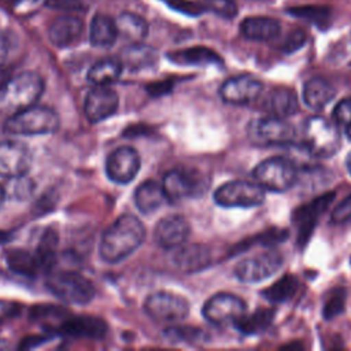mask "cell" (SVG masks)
<instances>
[{
    "label": "cell",
    "instance_id": "obj_26",
    "mask_svg": "<svg viewBox=\"0 0 351 351\" xmlns=\"http://www.w3.org/2000/svg\"><path fill=\"white\" fill-rule=\"evenodd\" d=\"M118 38V29L114 19L97 14L92 18L89 25V41L93 47L108 48L114 45Z\"/></svg>",
    "mask_w": 351,
    "mask_h": 351
},
{
    "label": "cell",
    "instance_id": "obj_5",
    "mask_svg": "<svg viewBox=\"0 0 351 351\" xmlns=\"http://www.w3.org/2000/svg\"><path fill=\"white\" fill-rule=\"evenodd\" d=\"M162 186L170 202L192 199L207 192L210 178L195 167H176L165 174Z\"/></svg>",
    "mask_w": 351,
    "mask_h": 351
},
{
    "label": "cell",
    "instance_id": "obj_41",
    "mask_svg": "<svg viewBox=\"0 0 351 351\" xmlns=\"http://www.w3.org/2000/svg\"><path fill=\"white\" fill-rule=\"evenodd\" d=\"M45 5L52 10L62 11H85L86 5L82 0H45Z\"/></svg>",
    "mask_w": 351,
    "mask_h": 351
},
{
    "label": "cell",
    "instance_id": "obj_30",
    "mask_svg": "<svg viewBox=\"0 0 351 351\" xmlns=\"http://www.w3.org/2000/svg\"><path fill=\"white\" fill-rule=\"evenodd\" d=\"M5 262L8 267L22 276H36L38 270H41L40 262L36 256V254H32L25 250H10L5 254Z\"/></svg>",
    "mask_w": 351,
    "mask_h": 351
},
{
    "label": "cell",
    "instance_id": "obj_13",
    "mask_svg": "<svg viewBox=\"0 0 351 351\" xmlns=\"http://www.w3.org/2000/svg\"><path fill=\"white\" fill-rule=\"evenodd\" d=\"M32 167L29 147L16 140L0 143V177L19 178Z\"/></svg>",
    "mask_w": 351,
    "mask_h": 351
},
{
    "label": "cell",
    "instance_id": "obj_7",
    "mask_svg": "<svg viewBox=\"0 0 351 351\" xmlns=\"http://www.w3.org/2000/svg\"><path fill=\"white\" fill-rule=\"evenodd\" d=\"M252 176L263 189L284 192L298 181V169L288 158L273 156L256 165Z\"/></svg>",
    "mask_w": 351,
    "mask_h": 351
},
{
    "label": "cell",
    "instance_id": "obj_25",
    "mask_svg": "<svg viewBox=\"0 0 351 351\" xmlns=\"http://www.w3.org/2000/svg\"><path fill=\"white\" fill-rule=\"evenodd\" d=\"M336 95V88L326 80L315 77L308 80L303 86V101L313 110H321Z\"/></svg>",
    "mask_w": 351,
    "mask_h": 351
},
{
    "label": "cell",
    "instance_id": "obj_36",
    "mask_svg": "<svg viewBox=\"0 0 351 351\" xmlns=\"http://www.w3.org/2000/svg\"><path fill=\"white\" fill-rule=\"evenodd\" d=\"M344 303H346V292L344 289L339 288L335 289L325 300L322 315L325 319H332L333 317L341 314L344 311Z\"/></svg>",
    "mask_w": 351,
    "mask_h": 351
},
{
    "label": "cell",
    "instance_id": "obj_22",
    "mask_svg": "<svg viewBox=\"0 0 351 351\" xmlns=\"http://www.w3.org/2000/svg\"><path fill=\"white\" fill-rule=\"evenodd\" d=\"M84 23L77 16H60L49 27V41L56 47H70L80 40Z\"/></svg>",
    "mask_w": 351,
    "mask_h": 351
},
{
    "label": "cell",
    "instance_id": "obj_46",
    "mask_svg": "<svg viewBox=\"0 0 351 351\" xmlns=\"http://www.w3.org/2000/svg\"><path fill=\"white\" fill-rule=\"evenodd\" d=\"M173 89V81H160L147 85V90L152 96H162L165 93H169Z\"/></svg>",
    "mask_w": 351,
    "mask_h": 351
},
{
    "label": "cell",
    "instance_id": "obj_37",
    "mask_svg": "<svg viewBox=\"0 0 351 351\" xmlns=\"http://www.w3.org/2000/svg\"><path fill=\"white\" fill-rule=\"evenodd\" d=\"M289 14L298 16V18H304L310 21H324L325 18L329 16V8L326 7H319V5H313V7H296L288 10Z\"/></svg>",
    "mask_w": 351,
    "mask_h": 351
},
{
    "label": "cell",
    "instance_id": "obj_51",
    "mask_svg": "<svg viewBox=\"0 0 351 351\" xmlns=\"http://www.w3.org/2000/svg\"><path fill=\"white\" fill-rule=\"evenodd\" d=\"M4 199H5V191H4V188L0 185V206L3 204Z\"/></svg>",
    "mask_w": 351,
    "mask_h": 351
},
{
    "label": "cell",
    "instance_id": "obj_17",
    "mask_svg": "<svg viewBox=\"0 0 351 351\" xmlns=\"http://www.w3.org/2000/svg\"><path fill=\"white\" fill-rule=\"evenodd\" d=\"M191 234V226L185 217L171 214L162 218L154 230V239L158 245L166 250H173L184 244Z\"/></svg>",
    "mask_w": 351,
    "mask_h": 351
},
{
    "label": "cell",
    "instance_id": "obj_16",
    "mask_svg": "<svg viewBox=\"0 0 351 351\" xmlns=\"http://www.w3.org/2000/svg\"><path fill=\"white\" fill-rule=\"evenodd\" d=\"M263 84L251 75L228 78L219 88V95L229 104H247L261 96Z\"/></svg>",
    "mask_w": 351,
    "mask_h": 351
},
{
    "label": "cell",
    "instance_id": "obj_31",
    "mask_svg": "<svg viewBox=\"0 0 351 351\" xmlns=\"http://www.w3.org/2000/svg\"><path fill=\"white\" fill-rule=\"evenodd\" d=\"M115 23L118 29V36L121 34L122 37L134 43L143 40L148 33L147 22L141 16L132 12H122Z\"/></svg>",
    "mask_w": 351,
    "mask_h": 351
},
{
    "label": "cell",
    "instance_id": "obj_39",
    "mask_svg": "<svg viewBox=\"0 0 351 351\" xmlns=\"http://www.w3.org/2000/svg\"><path fill=\"white\" fill-rule=\"evenodd\" d=\"M16 48V38L12 33H0V69L4 67Z\"/></svg>",
    "mask_w": 351,
    "mask_h": 351
},
{
    "label": "cell",
    "instance_id": "obj_44",
    "mask_svg": "<svg viewBox=\"0 0 351 351\" xmlns=\"http://www.w3.org/2000/svg\"><path fill=\"white\" fill-rule=\"evenodd\" d=\"M21 311V306L12 302H5V300H0V321L12 318L15 315H18Z\"/></svg>",
    "mask_w": 351,
    "mask_h": 351
},
{
    "label": "cell",
    "instance_id": "obj_48",
    "mask_svg": "<svg viewBox=\"0 0 351 351\" xmlns=\"http://www.w3.org/2000/svg\"><path fill=\"white\" fill-rule=\"evenodd\" d=\"M10 80V74L7 71H0V90L5 85V82Z\"/></svg>",
    "mask_w": 351,
    "mask_h": 351
},
{
    "label": "cell",
    "instance_id": "obj_8",
    "mask_svg": "<svg viewBox=\"0 0 351 351\" xmlns=\"http://www.w3.org/2000/svg\"><path fill=\"white\" fill-rule=\"evenodd\" d=\"M247 134L258 145H288L296 140V130L288 121L269 115L250 122Z\"/></svg>",
    "mask_w": 351,
    "mask_h": 351
},
{
    "label": "cell",
    "instance_id": "obj_11",
    "mask_svg": "<svg viewBox=\"0 0 351 351\" xmlns=\"http://www.w3.org/2000/svg\"><path fill=\"white\" fill-rule=\"evenodd\" d=\"M144 311L154 321L178 322L188 317L189 302L181 295L159 291L145 299Z\"/></svg>",
    "mask_w": 351,
    "mask_h": 351
},
{
    "label": "cell",
    "instance_id": "obj_29",
    "mask_svg": "<svg viewBox=\"0 0 351 351\" xmlns=\"http://www.w3.org/2000/svg\"><path fill=\"white\" fill-rule=\"evenodd\" d=\"M276 315L273 308H258L252 314H244L234 326L244 335H259L269 329Z\"/></svg>",
    "mask_w": 351,
    "mask_h": 351
},
{
    "label": "cell",
    "instance_id": "obj_20",
    "mask_svg": "<svg viewBox=\"0 0 351 351\" xmlns=\"http://www.w3.org/2000/svg\"><path fill=\"white\" fill-rule=\"evenodd\" d=\"M173 265L186 273L202 270L211 262V251L203 244H181L173 248Z\"/></svg>",
    "mask_w": 351,
    "mask_h": 351
},
{
    "label": "cell",
    "instance_id": "obj_15",
    "mask_svg": "<svg viewBox=\"0 0 351 351\" xmlns=\"http://www.w3.org/2000/svg\"><path fill=\"white\" fill-rule=\"evenodd\" d=\"M119 104L118 95L108 85H96L85 97V115L89 122L97 123L115 114Z\"/></svg>",
    "mask_w": 351,
    "mask_h": 351
},
{
    "label": "cell",
    "instance_id": "obj_1",
    "mask_svg": "<svg viewBox=\"0 0 351 351\" xmlns=\"http://www.w3.org/2000/svg\"><path fill=\"white\" fill-rule=\"evenodd\" d=\"M145 228L141 221L132 215L118 217L103 233L99 254L107 263H118L132 255L144 241Z\"/></svg>",
    "mask_w": 351,
    "mask_h": 351
},
{
    "label": "cell",
    "instance_id": "obj_49",
    "mask_svg": "<svg viewBox=\"0 0 351 351\" xmlns=\"http://www.w3.org/2000/svg\"><path fill=\"white\" fill-rule=\"evenodd\" d=\"M10 239H11V233L0 230V244H4V243H7Z\"/></svg>",
    "mask_w": 351,
    "mask_h": 351
},
{
    "label": "cell",
    "instance_id": "obj_6",
    "mask_svg": "<svg viewBox=\"0 0 351 351\" xmlns=\"http://www.w3.org/2000/svg\"><path fill=\"white\" fill-rule=\"evenodd\" d=\"M47 288L60 300L70 304H86L95 298L90 280L69 270L51 271L47 276Z\"/></svg>",
    "mask_w": 351,
    "mask_h": 351
},
{
    "label": "cell",
    "instance_id": "obj_38",
    "mask_svg": "<svg viewBox=\"0 0 351 351\" xmlns=\"http://www.w3.org/2000/svg\"><path fill=\"white\" fill-rule=\"evenodd\" d=\"M204 5L223 18H233L237 14V7L232 0H204Z\"/></svg>",
    "mask_w": 351,
    "mask_h": 351
},
{
    "label": "cell",
    "instance_id": "obj_23",
    "mask_svg": "<svg viewBox=\"0 0 351 351\" xmlns=\"http://www.w3.org/2000/svg\"><path fill=\"white\" fill-rule=\"evenodd\" d=\"M167 202L162 184L147 180L134 191V204L143 214H151Z\"/></svg>",
    "mask_w": 351,
    "mask_h": 351
},
{
    "label": "cell",
    "instance_id": "obj_18",
    "mask_svg": "<svg viewBox=\"0 0 351 351\" xmlns=\"http://www.w3.org/2000/svg\"><path fill=\"white\" fill-rule=\"evenodd\" d=\"M335 195H336L335 192H328V193H325V195H322L319 197H315L313 202L299 207L295 211L293 221L299 226V234H298L299 244H304L308 240V237H310V234H311V232H313V229H314L319 215L332 203Z\"/></svg>",
    "mask_w": 351,
    "mask_h": 351
},
{
    "label": "cell",
    "instance_id": "obj_28",
    "mask_svg": "<svg viewBox=\"0 0 351 351\" xmlns=\"http://www.w3.org/2000/svg\"><path fill=\"white\" fill-rule=\"evenodd\" d=\"M123 64L119 59L106 58L96 62L88 71V81L92 85H110L115 82L122 73Z\"/></svg>",
    "mask_w": 351,
    "mask_h": 351
},
{
    "label": "cell",
    "instance_id": "obj_32",
    "mask_svg": "<svg viewBox=\"0 0 351 351\" xmlns=\"http://www.w3.org/2000/svg\"><path fill=\"white\" fill-rule=\"evenodd\" d=\"M299 288V280L293 274H287L273 285L262 291V296L271 303H282L291 299Z\"/></svg>",
    "mask_w": 351,
    "mask_h": 351
},
{
    "label": "cell",
    "instance_id": "obj_34",
    "mask_svg": "<svg viewBox=\"0 0 351 351\" xmlns=\"http://www.w3.org/2000/svg\"><path fill=\"white\" fill-rule=\"evenodd\" d=\"M56 245H58V233L52 229H48L37 247L36 251V256L40 262L41 270H47L49 271L53 266L55 262V251H56Z\"/></svg>",
    "mask_w": 351,
    "mask_h": 351
},
{
    "label": "cell",
    "instance_id": "obj_19",
    "mask_svg": "<svg viewBox=\"0 0 351 351\" xmlns=\"http://www.w3.org/2000/svg\"><path fill=\"white\" fill-rule=\"evenodd\" d=\"M58 330L63 335L77 339H93L100 340L108 332V325L104 319L89 315H78L64 318L58 326Z\"/></svg>",
    "mask_w": 351,
    "mask_h": 351
},
{
    "label": "cell",
    "instance_id": "obj_14",
    "mask_svg": "<svg viewBox=\"0 0 351 351\" xmlns=\"http://www.w3.org/2000/svg\"><path fill=\"white\" fill-rule=\"evenodd\" d=\"M140 163L138 152L129 145H123L108 155L106 173L108 178L117 184H129L137 176Z\"/></svg>",
    "mask_w": 351,
    "mask_h": 351
},
{
    "label": "cell",
    "instance_id": "obj_42",
    "mask_svg": "<svg viewBox=\"0 0 351 351\" xmlns=\"http://www.w3.org/2000/svg\"><path fill=\"white\" fill-rule=\"evenodd\" d=\"M351 218V195H348L343 202H340L333 210V222H346Z\"/></svg>",
    "mask_w": 351,
    "mask_h": 351
},
{
    "label": "cell",
    "instance_id": "obj_50",
    "mask_svg": "<svg viewBox=\"0 0 351 351\" xmlns=\"http://www.w3.org/2000/svg\"><path fill=\"white\" fill-rule=\"evenodd\" d=\"M346 167H347V170H348V173L351 174V152L347 155V158H346Z\"/></svg>",
    "mask_w": 351,
    "mask_h": 351
},
{
    "label": "cell",
    "instance_id": "obj_52",
    "mask_svg": "<svg viewBox=\"0 0 351 351\" xmlns=\"http://www.w3.org/2000/svg\"><path fill=\"white\" fill-rule=\"evenodd\" d=\"M346 134H347V137L351 140V125H348V126L346 128Z\"/></svg>",
    "mask_w": 351,
    "mask_h": 351
},
{
    "label": "cell",
    "instance_id": "obj_53",
    "mask_svg": "<svg viewBox=\"0 0 351 351\" xmlns=\"http://www.w3.org/2000/svg\"><path fill=\"white\" fill-rule=\"evenodd\" d=\"M12 1H15V3H19V1H34V0H12Z\"/></svg>",
    "mask_w": 351,
    "mask_h": 351
},
{
    "label": "cell",
    "instance_id": "obj_3",
    "mask_svg": "<svg viewBox=\"0 0 351 351\" xmlns=\"http://www.w3.org/2000/svg\"><path fill=\"white\" fill-rule=\"evenodd\" d=\"M59 128V115L49 107L30 106L15 114H11L5 123L4 132L8 134L38 136L55 133Z\"/></svg>",
    "mask_w": 351,
    "mask_h": 351
},
{
    "label": "cell",
    "instance_id": "obj_4",
    "mask_svg": "<svg viewBox=\"0 0 351 351\" xmlns=\"http://www.w3.org/2000/svg\"><path fill=\"white\" fill-rule=\"evenodd\" d=\"M303 143L315 158H330L341 147L337 126L324 117H310L303 128Z\"/></svg>",
    "mask_w": 351,
    "mask_h": 351
},
{
    "label": "cell",
    "instance_id": "obj_40",
    "mask_svg": "<svg viewBox=\"0 0 351 351\" xmlns=\"http://www.w3.org/2000/svg\"><path fill=\"white\" fill-rule=\"evenodd\" d=\"M333 118L340 125H351V99H343L335 106Z\"/></svg>",
    "mask_w": 351,
    "mask_h": 351
},
{
    "label": "cell",
    "instance_id": "obj_10",
    "mask_svg": "<svg viewBox=\"0 0 351 351\" xmlns=\"http://www.w3.org/2000/svg\"><path fill=\"white\" fill-rule=\"evenodd\" d=\"M247 313L245 302L233 293L221 292L206 300L202 314L215 326L234 325Z\"/></svg>",
    "mask_w": 351,
    "mask_h": 351
},
{
    "label": "cell",
    "instance_id": "obj_12",
    "mask_svg": "<svg viewBox=\"0 0 351 351\" xmlns=\"http://www.w3.org/2000/svg\"><path fill=\"white\" fill-rule=\"evenodd\" d=\"M281 265V254L277 251H267L240 261L234 267V274L241 282H261L273 276Z\"/></svg>",
    "mask_w": 351,
    "mask_h": 351
},
{
    "label": "cell",
    "instance_id": "obj_2",
    "mask_svg": "<svg viewBox=\"0 0 351 351\" xmlns=\"http://www.w3.org/2000/svg\"><path fill=\"white\" fill-rule=\"evenodd\" d=\"M43 92L44 81L37 73L25 71L10 77L0 90V112L11 115L34 106Z\"/></svg>",
    "mask_w": 351,
    "mask_h": 351
},
{
    "label": "cell",
    "instance_id": "obj_24",
    "mask_svg": "<svg viewBox=\"0 0 351 351\" xmlns=\"http://www.w3.org/2000/svg\"><path fill=\"white\" fill-rule=\"evenodd\" d=\"M265 108L270 115L284 118L298 112L299 100L295 90L289 88H276L267 95L265 100Z\"/></svg>",
    "mask_w": 351,
    "mask_h": 351
},
{
    "label": "cell",
    "instance_id": "obj_43",
    "mask_svg": "<svg viewBox=\"0 0 351 351\" xmlns=\"http://www.w3.org/2000/svg\"><path fill=\"white\" fill-rule=\"evenodd\" d=\"M304 43H306V34H304V32H302V30H295V32H292V33L288 36V38L285 40L282 49H284L285 52H288V53H289V52H295V51L299 49Z\"/></svg>",
    "mask_w": 351,
    "mask_h": 351
},
{
    "label": "cell",
    "instance_id": "obj_21",
    "mask_svg": "<svg viewBox=\"0 0 351 351\" xmlns=\"http://www.w3.org/2000/svg\"><path fill=\"white\" fill-rule=\"evenodd\" d=\"M281 25L277 19L269 16H250L241 21L240 33L252 41H270L278 37Z\"/></svg>",
    "mask_w": 351,
    "mask_h": 351
},
{
    "label": "cell",
    "instance_id": "obj_33",
    "mask_svg": "<svg viewBox=\"0 0 351 351\" xmlns=\"http://www.w3.org/2000/svg\"><path fill=\"white\" fill-rule=\"evenodd\" d=\"M155 59H156V53L152 48L134 43L133 45L128 47L123 51L121 62L130 70H140L154 64Z\"/></svg>",
    "mask_w": 351,
    "mask_h": 351
},
{
    "label": "cell",
    "instance_id": "obj_45",
    "mask_svg": "<svg viewBox=\"0 0 351 351\" xmlns=\"http://www.w3.org/2000/svg\"><path fill=\"white\" fill-rule=\"evenodd\" d=\"M33 191V184L30 180L25 178V176L19 177L18 184L15 185V196L18 199H26Z\"/></svg>",
    "mask_w": 351,
    "mask_h": 351
},
{
    "label": "cell",
    "instance_id": "obj_47",
    "mask_svg": "<svg viewBox=\"0 0 351 351\" xmlns=\"http://www.w3.org/2000/svg\"><path fill=\"white\" fill-rule=\"evenodd\" d=\"M48 339H49V337H47V336H32V337L23 339L19 347H21V348H23V350H29V348L37 347L38 344L45 343Z\"/></svg>",
    "mask_w": 351,
    "mask_h": 351
},
{
    "label": "cell",
    "instance_id": "obj_9",
    "mask_svg": "<svg viewBox=\"0 0 351 351\" xmlns=\"http://www.w3.org/2000/svg\"><path fill=\"white\" fill-rule=\"evenodd\" d=\"M214 202L221 207H256L265 202V189L256 182L229 181L219 185L214 192Z\"/></svg>",
    "mask_w": 351,
    "mask_h": 351
},
{
    "label": "cell",
    "instance_id": "obj_27",
    "mask_svg": "<svg viewBox=\"0 0 351 351\" xmlns=\"http://www.w3.org/2000/svg\"><path fill=\"white\" fill-rule=\"evenodd\" d=\"M167 58L181 66H204L213 63H221V58L206 47H192L181 51H176L167 55Z\"/></svg>",
    "mask_w": 351,
    "mask_h": 351
},
{
    "label": "cell",
    "instance_id": "obj_35",
    "mask_svg": "<svg viewBox=\"0 0 351 351\" xmlns=\"http://www.w3.org/2000/svg\"><path fill=\"white\" fill-rule=\"evenodd\" d=\"M165 336L167 337L169 341H173V343L182 341V343L196 344L207 340L206 332L193 326H170V328H166Z\"/></svg>",
    "mask_w": 351,
    "mask_h": 351
}]
</instances>
